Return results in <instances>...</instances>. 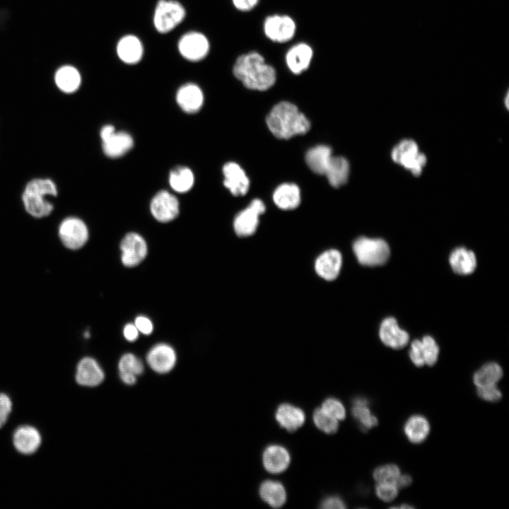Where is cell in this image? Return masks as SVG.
I'll list each match as a JSON object with an SVG mask.
<instances>
[{"instance_id":"cell-17","label":"cell","mask_w":509,"mask_h":509,"mask_svg":"<svg viewBox=\"0 0 509 509\" xmlns=\"http://www.w3.org/2000/svg\"><path fill=\"white\" fill-rule=\"evenodd\" d=\"M105 379V373L93 357L85 356L77 363L75 372L76 382L83 387H94L100 385Z\"/></svg>"},{"instance_id":"cell-23","label":"cell","mask_w":509,"mask_h":509,"mask_svg":"<svg viewBox=\"0 0 509 509\" xmlns=\"http://www.w3.org/2000/svg\"><path fill=\"white\" fill-rule=\"evenodd\" d=\"M116 51L122 62L128 64H134L141 61L144 47L141 40L136 36L127 35L119 40Z\"/></svg>"},{"instance_id":"cell-30","label":"cell","mask_w":509,"mask_h":509,"mask_svg":"<svg viewBox=\"0 0 509 509\" xmlns=\"http://www.w3.org/2000/svg\"><path fill=\"white\" fill-rule=\"evenodd\" d=\"M54 81L60 90L66 93H71L80 87L81 77L75 67L64 66L57 71Z\"/></svg>"},{"instance_id":"cell-35","label":"cell","mask_w":509,"mask_h":509,"mask_svg":"<svg viewBox=\"0 0 509 509\" xmlns=\"http://www.w3.org/2000/svg\"><path fill=\"white\" fill-rule=\"evenodd\" d=\"M352 414L365 429L370 428L378 423V419L371 414L368 407V401L364 398L355 399Z\"/></svg>"},{"instance_id":"cell-44","label":"cell","mask_w":509,"mask_h":509,"mask_svg":"<svg viewBox=\"0 0 509 509\" xmlns=\"http://www.w3.org/2000/svg\"><path fill=\"white\" fill-rule=\"evenodd\" d=\"M320 507L322 508L331 509L337 508L341 509L345 508L346 505L344 502L337 496H330L322 501Z\"/></svg>"},{"instance_id":"cell-2","label":"cell","mask_w":509,"mask_h":509,"mask_svg":"<svg viewBox=\"0 0 509 509\" xmlns=\"http://www.w3.org/2000/svg\"><path fill=\"white\" fill-rule=\"evenodd\" d=\"M270 131L277 138L288 139L304 134L310 128V122L293 103L282 101L275 105L267 117Z\"/></svg>"},{"instance_id":"cell-26","label":"cell","mask_w":509,"mask_h":509,"mask_svg":"<svg viewBox=\"0 0 509 509\" xmlns=\"http://www.w3.org/2000/svg\"><path fill=\"white\" fill-rule=\"evenodd\" d=\"M275 204L281 209L291 210L300 203V191L293 183H283L278 186L273 194Z\"/></svg>"},{"instance_id":"cell-47","label":"cell","mask_w":509,"mask_h":509,"mask_svg":"<svg viewBox=\"0 0 509 509\" xmlns=\"http://www.w3.org/2000/svg\"><path fill=\"white\" fill-rule=\"evenodd\" d=\"M412 481L411 477L408 474H400L395 482L398 488H404L411 484Z\"/></svg>"},{"instance_id":"cell-42","label":"cell","mask_w":509,"mask_h":509,"mask_svg":"<svg viewBox=\"0 0 509 509\" xmlns=\"http://www.w3.org/2000/svg\"><path fill=\"white\" fill-rule=\"evenodd\" d=\"M13 409L11 397L4 392H0V428L6 423Z\"/></svg>"},{"instance_id":"cell-14","label":"cell","mask_w":509,"mask_h":509,"mask_svg":"<svg viewBox=\"0 0 509 509\" xmlns=\"http://www.w3.org/2000/svg\"><path fill=\"white\" fill-rule=\"evenodd\" d=\"M148 366L156 373L165 374L171 371L177 362V354L172 346L158 343L153 346L146 354Z\"/></svg>"},{"instance_id":"cell-8","label":"cell","mask_w":509,"mask_h":509,"mask_svg":"<svg viewBox=\"0 0 509 509\" xmlns=\"http://www.w3.org/2000/svg\"><path fill=\"white\" fill-rule=\"evenodd\" d=\"M104 153L110 158H118L124 156L133 146L131 136L125 131H116L110 124L102 127L100 134Z\"/></svg>"},{"instance_id":"cell-28","label":"cell","mask_w":509,"mask_h":509,"mask_svg":"<svg viewBox=\"0 0 509 509\" xmlns=\"http://www.w3.org/2000/svg\"><path fill=\"white\" fill-rule=\"evenodd\" d=\"M349 169V163L344 157L332 155L324 175L332 187H339L347 182Z\"/></svg>"},{"instance_id":"cell-31","label":"cell","mask_w":509,"mask_h":509,"mask_svg":"<svg viewBox=\"0 0 509 509\" xmlns=\"http://www.w3.org/2000/svg\"><path fill=\"white\" fill-rule=\"evenodd\" d=\"M404 431L408 440L413 443H420L427 438L430 432L428 420L423 416H411L405 423Z\"/></svg>"},{"instance_id":"cell-16","label":"cell","mask_w":509,"mask_h":509,"mask_svg":"<svg viewBox=\"0 0 509 509\" xmlns=\"http://www.w3.org/2000/svg\"><path fill=\"white\" fill-rule=\"evenodd\" d=\"M439 347L433 338L425 336L421 340L415 339L411 344L409 357L417 367L433 365L438 358Z\"/></svg>"},{"instance_id":"cell-19","label":"cell","mask_w":509,"mask_h":509,"mask_svg":"<svg viewBox=\"0 0 509 509\" xmlns=\"http://www.w3.org/2000/svg\"><path fill=\"white\" fill-rule=\"evenodd\" d=\"M312 57L313 50L311 46L305 42H299L287 51L285 62L293 74H300L309 68Z\"/></svg>"},{"instance_id":"cell-39","label":"cell","mask_w":509,"mask_h":509,"mask_svg":"<svg viewBox=\"0 0 509 509\" xmlns=\"http://www.w3.org/2000/svg\"><path fill=\"white\" fill-rule=\"evenodd\" d=\"M321 409L328 415L337 420H343L346 416V411L343 404L335 398H327Z\"/></svg>"},{"instance_id":"cell-12","label":"cell","mask_w":509,"mask_h":509,"mask_svg":"<svg viewBox=\"0 0 509 509\" xmlns=\"http://www.w3.org/2000/svg\"><path fill=\"white\" fill-rule=\"evenodd\" d=\"M263 201L259 199L252 200L250 205L235 216L233 228L236 234L245 237L252 235L259 224V218L265 211Z\"/></svg>"},{"instance_id":"cell-7","label":"cell","mask_w":509,"mask_h":509,"mask_svg":"<svg viewBox=\"0 0 509 509\" xmlns=\"http://www.w3.org/2000/svg\"><path fill=\"white\" fill-rule=\"evenodd\" d=\"M185 15V9L180 2L160 0L154 11V27L160 33H169L183 21Z\"/></svg>"},{"instance_id":"cell-34","label":"cell","mask_w":509,"mask_h":509,"mask_svg":"<svg viewBox=\"0 0 509 509\" xmlns=\"http://www.w3.org/2000/svg\"><path fill=\"white\" fill-rule=\"evenodd\" d=\"M503 374V370L498 363L490 362L484 365L474 374L473 380L476 387L496 385Z\"/></svg>"},{"instance_id":"cell-37","label":"cell","mask_w":509,"mask_h":509,"mask_svg":"<svg viewBox=\"0 0 509 509\" xmlns=\"http://www.w3.org/2000/svg\"><path fill=\"white\" fill-rule=\"evenodd\" d=\"M315 426L326 433H334L339 428L338 420L326 414L321 408H317L313 413Z\"/></svg>"},{"instance_id":"cell-18","label":"cell","mask_w":509,"mask_h":509,"mask_svg":"<svg viewBox=\"0 0 509 509\" xmlns=\"http://www.w3.org/2000/svg\"><path fill=\"white\" fill-rule=\"evenodd\" d=\"M224 186L234 196L245 195L250 187V180L244 170L236 163L228 162L223 167Z\"/></svg>"},{"instance_id":"cell-24","label":"cell","mask_w":509,"mask_h":509,"mask_svg":"<svg viewBox=\"0 0 509 509\" xmlns=\"http://www.w3.org/2000/svg\"><path fill=\"white\" fill-rule=\"evenodd\" d=\"M264 468L273 474H278L287 469L290 463V455L288 450L279 445L268 446L263 452Z\"/></svg>"},{"instance_id":"cell-22","label":"cell","mask_w":509,"mask_h":509,"mask_svg":"<svg viewBox=\"0 0 509 509\" xmlns=\"http://www.w3.org/2000/svg\"><path fill=\"white\" fill-rule=\"evenodd\" d=\"M341 264V253L332 249L324 252L317 258L315 269L320 277L327 281H332L338 276Z\"/></svg>"},{"instance_id":"cell-27","label":"cell","mask_w":509,"mask_h":509,"mask_svg":"<svg viewBox=\"0 0 509 509\" xmlns=\"http://www.w3.org/2000/svg\"><path fill=\"white\" fill-rule=\"evenodd\" d=\"M449 262L452 270L460 275L472 274L476 267L474 253L465 247H457L450 254Z\"/></svg>"},{"instance_id":"cell-45","label":"cell","mask_w":509,"mask_h":509,"mask_svg":"<svg viewBox=\"0 0 509 509\" xmlns=\"http://www.w3.org/2000/svg\"><path fill=\"white\" fill-rule=\"evenodd\" d=\"M122 333L125 339L130 342L135 341L140 334L134 324L131 322L124 326Z\"/></svg>"},{"instance_id":"cell-43","label":"cell","mask_w":509,"mask_h":509,"mask_svg":"<svg viewBox=\"0 0 509 509\" xmlns=\"http://www.w3.org/2000/svg\"><path fill=\"white\" fill-rule=\"evenodd\" d=\"M134 324L139 333L144 335H150L153 332V324L152 321L145 315H141L136 317Z\"/></svg>"},{"instance_id":"cell-38","label":"cell","mask_w":509,"mask_h":509,"mask_svg":"<svg viewBox=\"0 0 509 509\" xmlns=\"http://www.w3.org/2000/svg\"><path fill=\"white\" fill-rule=\"evenodd\" d=\"M400 474V470L396 464H387L376 468L373 472V478L378 483L395 484Z\"/></svg>"},{"instance_id":"cell-10","label":"cell","mask_w":509,"mask_h":509,"mask_svg":"<svg viewBox=\"0 0 509 509\" xmlns=\"http://www.w3.org/2000/svg\"><path fill=\"white\" fill-rule=\"evenodd\" d=\"M263 31L271 41L284 43L291 40L296 32L295 21L288 15L274 14L263 23Z\"/></svg>"},{"instance_id":"cell-33","label":"cell","mask_w":509,"mask_h":509,"mask_svg":"<svg viewBox=\"0 0 509 509\" xmlns=\"http://www.w3.org/2000/svg\"><path fill=\"white\" fill-rule=\"evenodd\" d=\"M194 182L193 172L187 167L178 166L171 170L169 175V184L171 188L178 193L189 191Z\"/></svg>"},{"instance_id":"cell-48","label":"cell","mask_w":509,"mask_h":509,"mask_svg":"<svg viewBox=\"0 0 509 509\" xmlns=\"http://www.w3.org/2000/svg\"><path fill=\"white\" fill-rule=\"evenodd\" d=\"M119 378L124 384L128 385L135 384L137 379V376L128 373H119Z\"/></svg>"},{"instance_id":"cell-13","label":"cell","mask_w":509,"mask_h":509,"mask_svg":"<svg viewBox=\"0 0 509 509\" xmlns=\"http://www.w3.org/2000/svg\"><path fill=\"white\" fill-rule=\"evenodd\" d=\"M150 211L153 218L161 223L172 221L179 214V201L175 196L168 191L158 192L152 199Z\"/></svg>"},{"instance_id":"cell-3","label":"cell","mask_w":509,"mask_h":509,"mask_svg":"<svg viewBox=\"0 0 509 509\" xmlns=\"http://www.w3.org/2000/svg\"><path fill=\"white\" fill-rule=\"evenodd\" d=\"M55 183L48 178H36L26 185L22 196L25 210L31 216L42 218L48 216L53 211V204L49 197L57 195Z\"/></svg>"},{"instance_id":"cell-6","label":"cell","mask_w":509,"mask_h":509,"mask_svg":"<svg viewBox=\"0 0 509 509\" xmlns=\"http://www.w3.org/2000/svg\"><path fill=\"white\" fill-rule=\"evenodd\" d=\"M58 237L64 247L70 250L82 248L89 238V230L86 223L76 216L63 219L58 227Z\"/></svg>"},{"instance_id":"cell-20","label":"cell","mask_w":509,"mask_h":509,"mask_svg":"<svg viewBox=\"0 0 509 509\" xmlns=\"http://www.w3.org/2000/svg\"><path fill=\"white\" fill-rule=\"evenodd\" d=\"M380 338L382 343L394 349L404 348L409 339V334L402 329L394 317H387L381 323Z\"/></svg>"},{"instance_id":"cell-32","label":"cell","mask_w":509,"mask_h":509,"mask_svg":"<svg viewBox=\"0 0 509 509\" xmlns=\"http://www.w3.org/2000/svg\"><path fill=\"white\" fill-rule=\"evenodd\" d=\"M259 494L262 500L273 508L282 506L286 499V493L281 483L272 480L264 481L260 486Z\"/></svg>"},{"instance_id":"cell-5","label":"cell","mask_w":509,"mask_h":509,"mask_svg":"<svg viewBox=\"0 0 509 509\" xmlns=\"http://www.w3.org/2000/svg\"><path fill=\"white\" fill-rule=\"evenodd\" d=\"M392 159L414 175H419L426 163L425 154L419 149L417 144L411 139H404L392 150Z\"/></svg>"},{"instance_id":"cell-29","label":"cell","mask_w":509,"mask_h":509,"mask_svg":"<svg viewBox=\"0 0 509 509\" xmlns=\"http://www.w3.org/2000/svg\"><path fill=\"white\" fill-rule=\"evenodd\" d=\"M332 156V149L329 146L317 145L308 151L305 162L315 173L324 175Z\"/></svg>"},{"instance_id":"cell-9","label":"cell","mask_w":509,"mask_h":509,"mask_svg":"<svg viewBox=\"0 0 509 509\" xmlns=\"http://www.w3.org/2000/svg\"><path fill=\"white\" fill-rule=\"evenodd\" d=\"M121 262L126 267L140 264L148 255V245L142 235L136 232L127 233L120 242Z\"/></svg>"},{"instance_id":"cell-41","label":"cell","mask_w":509,"mask_h":509,"mask_svg":"<svg viewBox=\"0 0 509 509\" xmlns=\"http://www.w3.org/2000/svg\"><path fill=\"white\" fill-rule=\"evenodd\" d=\"M478 396L486 402H496L502 397V393L496 385L477 387Z\"/></svg>"},{"instance_id":"cell-36","label":"cell","mask_w":509,"mask_h":509,"mask_svg":"<svg viewBox=\"0 0 509 509\" xmlns=\"http://www.w3.org/2000/svg\"><path fill=\"white\" fill-rule=\"evenodd\" d=\"M118 369L119 373H128L139 376L143 373L144 365L138 356L131 353H126L119 358Z\"/></svg>"},{"instance_id":"cell-11","label":"cell","mask_w":509,"mask_h":509,"mask_svg":"<svg viewBox=\"0 0 509 509\" xmlns=\"http://www.w3.org/2000/svg\"><path fill=\"white\" fill-rule=\"evenodd\" d=\"M177 47L179 52L185 59L190 62H198L209 54L210 43L203 33L191 31L180 37Z\"/></svg>"},{"instance_id":"cell-40","label":"cell","mask_w":509,"mask_h":509,"mask_svg":"<svg viewBox=\"0 0 509 509\" xmlns=\"http://www.w3.org/2000/svg\"><path fill=\"white\" fill-rule=\"evenodd\" d=\"M398 489L394 483L380 482L376 486L375 493L380 499L390 502L396 498Z\"/></svg>"},{"instance_id":"cell-4","label":"cell","mask_w":509,"mask_h":509,"mask_svg":"<svg viewBox=\"0 0 509 509\" xmlns=\"http://www.w3.org/2000/svg\"><path fill=\"white\" fill-rule=\"evenodd\" d=\"M353 252L361 264L365 266L382 265L390 257V247L382 239L361 237L353 245Z\"/></svg>"},{"instance_id":"cell-15","label":"cell","mask_w":509,"mask_h":509,"mask_svg":"<svg viewBox=\"0 0 509 509\" xmlns=\"http://www.w3.org/2000/svg\"><path fill=\"white\" fill-rule=\"evenodd\" d=\"M42 442V435L39 430L32 425H21L13 433V447L23 455H31L35 453L40 447Z\"/></svg>"},{"instance_id":"cell-1","label":"cell","mask_w":509,"mask_h":509,"mask_svg":"<svg viewBox=\"0 0 509 509\" xmlns=\"http://www.w3.org/2000/svg\"><path fill=\"white\" fill-rule=\"evenodd\" d=\"M233 73L244 86L251 90H267L274 86L276 80L275 69L255 51L238 57L233 66Z\"/></svg>"},{"instance_id":"cell-21","label":"cell","mask_w":509,"mask_h":509,"mask_svg":"<svg viewBox=\"0 0 509 509\" xmlns=\"http://www.w3.org/2000/svg\"><path fill=\"white\" fill-rule=\"evenodd\" d=\"M204 93L197 84L189 83L182 86L177 91L176 101L180 107L187 113H195L202 107Z\"/></svg>"},{"instance_id":"cell-46","label":"cell","mask_w":509,"mask_h":509,"mask_svg":"<svg viewBox=\"0 0 509 509\" xmlns=\"http://www.w3.org/2000/svg\"><path fill=\"white\" fill-rule=\"evenodd\" d=\"M259 0H232L235 8L240 11H250L259 3Z\"/></svg>"},{"instance_id":"cell-25","label":"cell","mask_w":509,"mask_h":509,"mask_svg":"<svg viewBox=\"0 0 509 509\" xmlns=\"http://www.w3.org/2000/svg\"><path fill=\"white\" fill-rule=\"evenodd\" d=\"M275 417L279 425L288 431L300 428L305 420L303 411L290 404H282L278 408Z\"/></svg>"}]
</instances>
